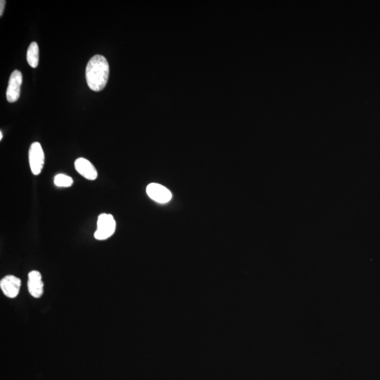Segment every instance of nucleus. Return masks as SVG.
Wrapping results in <instances>:
<instances>
[{
	"label": "nucleus",
	"mask_w": 380,
	"mask_h": 380,
	"mask_svg": "<svg viewBox=\"0 0 380 380\" xmlns=\"http://www.w3.org/2000/svg\"><path fill=\"white\" fill-rule=\"evenodd\" d=\"M85 76L91 90L95 92L103 90L109 76V65L105 56L98 54L91 58L86 67Z\"/></svg>",
	"instance_id": "f257e3e1"
},
{
	"label": "nucleus",
	"mask_w": 380,
	"mask_h": 380,
	"mask_svg": "<svg viewBox=\"0 0 380 380\" xmlns=\"http://www.w3.org/2000/svg\"><path fill=\"white\" fill-rule=\"evenodd\" d=\"M97 230L95 238L97 240H106L111 238L116 228L114 217L110 214H101L97 218Z\"/></svg>",
	"instance_id": "f03ea898"
},
{
	"label": "nucleus",
	"mask_w": 380,
	"mask_h": 380,
	"mask_svg": "<svg viewBox=\"0 0 380 380\" xmlns=\"http://www.w3.org/2000/svg\"><path fill=\"white\" fill-rule=\"evenodd\" d=\"M28 158L32 174L40 175L45 164V153L40 143H32L29 149Z\"/></svg>",
	"instance_id": "7ed1b4c3"
},
{
	"label": "nucleus",
	"mask_w": 380,
	"mask_h": 380,
	"mask_svg": "<svg viewBox=\"0 0 380 380\" xmlns=\"http://www.w3.org/2000/svg\"><path fill=\"white\" fill-rule=\"evenodd\" d=\"M23 82L22 74L18 70L13 71L9 79V85L6 90V100L14 103L20 97L21 86Z\"/></svg>",
	"instance_id": "20e7f679"
},
{
	"label": "nucleus",
	"mask_w": 380,
	"mask_h": 380,
	"mask_svg": "<svg viewBox=\"0 0 380 380\" xmlns=\"http://www.w3.org/2000/svg\"><path fill=\"white\" fill-rule=\"evenodd\" d=\"M147 194L152 200L160 204H165L172 199V193L163 185L151 183L147 187Z\"/></svg>",
	"instance_id": "39448f33"
},
{
	"label": "nucleus",
	"mask_w": 380,
	"mask_h": 380,
	"mask_svg": "<svg viewBox=\"0 0 380 380\" xmlns=\"http://www.w3.org/2000/svg\"><path fill=\"white\" fill-rule=\"evenodd\" d=\"M21 280L14 275H6L0 281V288L4 295L9 298H16L19 295Z\"/></svg>",
	"instance_id": "423d86ee"
},
{
	"label": "nucleus",
	"mask_w": 380,
	"mask_h": 380,
	"mask_svg": "<svg viewBox=\"0 0 380 380\" xmlns=\"http://www.w3.org/2000/svg\"><path fill=\"white\" fill-rule=\"evenodd\" d=\"M75 168L80 175L84 177L85 179L95 180L98 176L97 169L90 161L84 158H79L75 162Z\"/></svg>",
	"instance_id": "0eeeda50"
},
{
	"label": "nucleus",
	"mask_w": 380,
	"mask_h": 380,
	"mask_svg": "<svg viewBox=\"0 0 380 380\" xmlns=\"http://www.w3.org/2000/svg\"><path fill=\"white\" fill-rule=\"evenodd\" d=\"M43 288L44 284L40 272L37 271L29 272L27 289L30 295L35 298H40L43 295Z\"/></svg>",
	"instance_id": "6e6552de"
},
{
	"label": "nucleus",
	"mask_w": 380,
	"mask_h": 380,
	"mask_svg": "<svg viewBox=\"0 0 380 380\" xmlns=\"http://www.w3.org/2000/svg\"><path fill=\"white\" fill-rule=\"evenodd\" d=\"M27 61L32 68H36L39 63V47L37 42H32L27 51Z\"/></svg>",
	"instance_id": "1a4fd4ad"
},
{
	"label": "nucleus",
	"mask_w": 380,
	"mask_h": 380,
	"mask_svg": "<svg viewBox=\"0 0 380 380\" xmlns=\"http://www.w3.org/2000/svg\"><path fill=\"white\" fill-rule=\"evenodd\" d=\"M54 183L58 188H69L74 184V180L69 175L59 173L54 177Z\"/></svg>",
	"instance_id": "9d476101"
},
{
	"label": "nucleus",
	"mask_w": 380,
	"mask_h": 380,
	"mask_svg": "<svg viewBox=\"0 0 380 380\" xmlns=\"http://www.w3.org/2000/svg\"><path fill=\"white\" fill-rule=\"evenodd\" d=\"M5 4L6 1H4V0H1V1H0V16H2L3 13H4Z\"/></svg>",
	"instance_id": "9b49d317"
},
{
	"label": "nucleus",
	"mask_w": 380,
	"mask_h": 380,
	"mask_svg": "<svg viewBox=\"0 0 380 380\" xmlns=\"http://www.w3.org/2000/svg\"><path fill=\"white\" fill-rule=\"evenodd\" d=\"M3 135L2 132L1 131H0V140H1L2 139Z\"/></svg>",
	"instance_id": "f8f14e48"
}]
</instances>
